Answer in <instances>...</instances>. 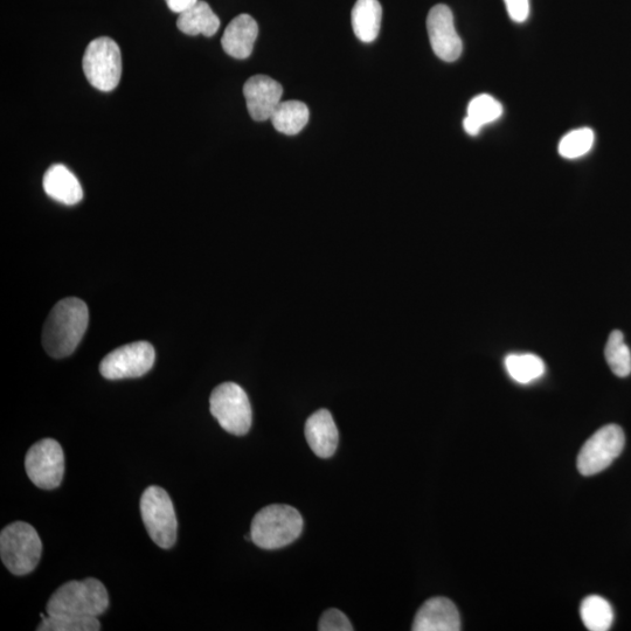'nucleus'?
<instances>
[{"label": "nucleus", "instance_id": "nucleus-23", "mask_svg": "<svg viewBox=\"0 0 631 631\" xmlns=\"http://www.w3.org/2000/svg\"><path fill=\"white\" fill-rule=\"evenodd\" d=\"M503 112L504 109L501 102L491 95L482 94L474 97L469 103L467 117L483 128L501 119Z\"/></svg>", "mask_w": 631, "mask_h": 631}, {"label": "nucleus", "instance_id": "nucleus-21", "mask_svg": "<svg viewBox=\"0 0 631 631\" xmlns=\"http://www.w3.org/2000/svg\"><path fill=\"white\" fill-rule=\"evenodd\" d=\"M505 369L513 380L525 385L544 376L545 364L542 358L525 353L506 357Z\"/></svg>", "mask_w": 631, "mask_h": 631}, {"label": "nucleus", "instance_id": "nucleus-4", "mask_svg": "<svg viewBox=\"0 0 631 631\" xmlns=\"http://www.w3.org/2000/svg\"><path fill=\"white\" fill-rule=\"evenodd\" d=\"M43 543L36 529L24 522L12 523L0 533V557L15 575H26L39 564Z\"/></svg>", "mask_w": 631, "mask_h": 631}, {"label": "nucleus", "instance_id": "nucleus-9", "mask_svg": "<svg viewBox=\"0 0 631 631\" xmlns=\"http://www.w3.org/2000/svg\"><path fill=\"white\" fill-rule=\"evenodd\" d=\"M25 469L36 487L58 488L65 474V455L60 443L53 439L37 442L26 454Z\"/></svg>", "mask_w": 631, "mask_h": 631}, {"label": "nucleus", "instance_id": "nucleus-18", "mask_svg": "<svg viewBox=\"0 0 631 631\" xmlns=\"http://www.w3.org/2000/svg\"><path fill=\"white\" fill-rule=\"evenodd\" d=\"M180 31L187 36L213 37L220 27V19L206 2H199L191 9L180 13L177 20Z\"/></svg>", "mask_w": 631, "mask_h": 631}, {"label": "nucleus", "instance_id": "nucleus-16", "mask_svg": "<svg viewBox=\"0 0 631 631\" xmlns=\"http://www.w3.org/2000/svg\"><path fill=\"white\" fill-rule=\"evenodd\" d=\"M43 185L48 197L67 206L79 204L83 198L79 179L62 164L52 165L46 171Z\"/></svg>", "mask_w": 631, "mask_h": 631}, {"label": "nucleus", "instance_id": "nucleus-12", "mask_svg": "<svg viewBox=\"0 0 631 631\" xmlns=\"http://www.w3.org/2000/svg\"><path fill=\"white\" fill-rule=\"evenodd\" d=\"M244 95L249 115L254 121L270 120L282 102L283 88L266 75H255L245 83Z\"/></svg>", "mask_w": 631, "mask_h": 631}, {"label": "nucleus", "instance_id": "nucleus-13", "mask_svg": "<svg viewBox=\"0 0 631 631\" xmlns=\"http://www.w3.org/2000/svg\"><path fill=\"white\" fill-rule=\"evenodd\" d=\"M414 631H460L461 617L452 601L446 598L428 600L416 614Z\"/></svg>", "mask_w": 631, "mask_h": 631}, {"label": "nucleus", "instance_id": "nucleus-20", "mask_svg": "<svg viewBox=\"0 0 631 631\" xmlns=\"http://www.w3.org/2000/svg\"><path fill=\"white\" fill-rule=\"evenodd\" d=\"M581 620L591 631H607L613 626L614 610L610 603L598 595L587 596L580 606Z\"/></svg>", "mask_w": 631, "mask_h": 631}, {"label": "nucleus", "instance_id": "nucleus-5", "mask_svg": "<svg viewBox=\"0 0 631 631\" xmlns=\"http://www.w3.org/2000/svg\"><path fill=\"white\" fill-rule=\"evenodd\" d=\"M142 519L152 542L169 550L177 540V517L171 498L164 489L152 485L141 498Z\"/></svg>", "mask_w": 631, "mask_h": 631}, {"label": "nucleus", "instance_id": "nucleus-27", "mask_svg": "<svg viewBox=\"0 0 631 631\" xmlns=\"http://www.w3.org/2000/svg\"><path fill=\"white\" fill-rule=\"evenodd\" d=\"M513 22L524 23L530 16V0H504Z\"/></svg>", "mask_w": 631, "mask_h": 631}, {"label": "nucleus", "instance_id": "nucleus-19", "mask_svg": "<svg viewBox=\"0 0 631 631\" xmlns=\"http://www.w3.org/2000/svg\"><path fill=\"white\" fill-rule=\"evenodd\" d=\"M307 104L301 101H284L277 106L270 117L275 130L284 135H297L307 126L309 121Z\"/></svg>", "mask_w": 631, "mask_h": 631}, {"label": "nucleus", "instance_id": "nucleus-3", "mask_svg": "<svg viewBox=\"0 0 631 631\" xmlns=\"http://www.w3.org/2000/svg\"><path fill=\"white\" fill-rule=\"evenodd\" d=\"M303 518L293 506L268 505L256 513L252 526V542L262 550H279L301 536Z\"/></svg>", "mask_w": 631, "mask_h": 631}, {"label": "nucleus", "instance_id": "nucleus-1", "mask_svg": "<svg viewBox=\"0 0 631 631\" xmlns=\"http://www.w3.org/2000/svg\"><path fill=\"white\" fill-rule=\"evenodd\" d=\"M89 323L87 304L68 297L55 304L43 330V345L53 358L71 356L85 336Z\"/></svg>", "mask_w": 631, "mask_h": 631}, {"label": "nucleus", "instance_id": "nucleus-22", "mask_svg": "<svg viewBox=\"0 0 631 631\" xmlns=\"http://www.w3.org/2000/svg\"><path fill=\"white\" fill-rule=\"evenodd\" d=\"M605 356L610 370L615 376L626 378L631 373V352L620 330L610 334L606 345Z\"/></svg>", "mask_w": 631, "mask_h": 631}, {"label": "nucleus", "instance_id": "nucleus-11", "mask_svg": "<svg viewBox=\"0 0 631 631\" xmlns=\"http://www.w3.org/2000/svg\"><path fill=\"white\" fill-rule=\"evenodd\" d=\"M427 31L436 57L446 62L460 59L463 43L455 29L453 12L447 5H435L429 11Z\"/></svg>", "mask_w": 631, "mask_h": 631}, {"label": "nucleus", "instance_id": "nucleus-26", "mask_svg": "<svg viewBox=\"0 0 631 631\" xmlns=\"http://www.w3.org/2000/svg\"><path fill=\"white\" fill-rule=\"evenodd\" d=\"M318 630L321 631H351L352 624L341 610L332 608L327 610L322 617Z\"/></svg>", "mask_w": 631, "mask_h": 631}, {"label": "nucleus", "instance_id": "nucleus-7", "mask_svg": "<svg viewBox=\"0 0 631 631\" xmlns=\"http://www.w3.org/2000/svg\"><path fill=\"white\" fill-rule=\"evenodd\" d=\"M211 413L227 433L242 436L252 427L251 402L244 388L225 383L214 388L210 398Z\"/></svg>", "mask_w": 631, "mask_h": 631}, {"label": "nucleus", "instance_id": "nucleus-8", "mask_svg": "<svg viewBox=\"0 0 631 631\" xmlns=\"http://www.w3.org/2000/svg\"><path fill=\"white\" fill-rule=\"evenodd\" d=\"M626 445L623 429L608 425L595 432L582 446L578 456L581 475L593 476L607 469L622 453Z\"/></svg>", "mask_w": 631, "mask_h": 631}, {"label": "nucleus", "instance_id": "nucleus-28", "mask_svg": "<svg viewBox=\"0 0 631 631\" xmlns=\"http://www.w3.org/2000/svg\"><path fill=\"white\" fill-rule=\"evenodd\" d=\"M199 2V0H166V3H168L169 9L172 12H176V13H183L186 10H189L192 8L193 5H196Z\"/></svg>", "mask_w": 631, "mask_h": 631}, {"label": "nucleus", "instance_id": "nucleus-6", "mask_svg": "<svg viewBox=\"0 0 631 631\" xmlns=\"http://www.w3.org/2000/svg\"><path fill=\"white\" fill-rule=\"evenodd\" d=\"M82 67L90 85L101 92H112L119 86L122 75L119 45L108 37L93 40L83 55Z\"/></svg>", "mask_w": 631, "mask_h": 631}, {"label": "nucleus", "instance_id": "nucleus-17", "mask_svg": "<svg viewBox=\"0 0 631 631\" xmlns=\"http://www.w3.org/2000/svg\"><path fill=\"white\" fill-rule=\"evenodd\" d=\"M383 8L379 0H357L351 12L356 37L363 43H373L379 36Z\"/></svg>", "mask_w": 631, "mask_h": 631}, {"label": "nucleus", "instance_id": "nucleus-2", "mask_svg": "<svg viewBox=\"0 0 631 631\" xmlns=\"http://www.w3.org/2000/svg\"><path fill=\"white\" fill-rule=\"evenodd\" d=\"M109 607V595L100 580L69 581L57 589L47 603L50 616L99 617Z\"/></svg>", "mask_w": 631, "mask_h": 631}, {"label": "nucleus", "instance_id": "nucleus-10", "mask_svg": "<svg viewBox=\"0 0 631 631\" xmlns=\"http://www.w3.org/2000/svg\"><path fill=\"white\" fill-rule=\"evenodd\" d=\"M156 352L148 342L121 346L102 360L100 372L108 380L140 378L154 367Z\"/></svg>", "mask_w": 631, "mask_h": 631}, {"label": "nucleus", "instance_id": "nucleus-15", "mask_svg": "<svg viewBox=\"0 0 631 631\" xmlns=\"http://www.w3.org/2000/svg\"><path fill=\"white\" fill-rule=\"evenodd\" d=\"M258 36L259 26L255 19L249 15H240L226 27L221 45L230 57L245 60L251 57Z\"/></svg>", "mask_w": 631, "mask_h": 631}, {"label": "nucleus", "instance_id": "nucleus-25", "mask_svg": "<svg viewBox=\"0 0 631 631\" xmlns=\"http://www.w3.org/2000/svg\"><path fill=\"white\" fill-rule=\"evenodd\" d=\"M41 623L38 631H97L101 630L100 621L97 617L79 619V617L68 616H45L41 614Z\"/></svg>", "mask_w": 631, "mask_h": 631}, {"label": "nucleus", "instance_id": "nucleus-24", "mask_svg": "<svg viewBox=\"0 0 631 631\" xmlns=\"http://www.w3.org/2000/svg\"><path fill=\"white\" fill-rule=\"evenodd\" d=\"M595 134L592 129L581 128L571 131L559 143V154L566 159L584 157L592 150Z\"/></svg>", "mask_w": 631, "mask_h": 631}, {"label": "nucleus", "instance_id": "nucleus-14", "mask_svg": "<svg viewBox=\"0 0 631 631\" xmlns=\"http://www.w3.org/2000/svg\"><path fill=\"white\" fill-rule=\"evenodd\" d=\"M304 434L312 452L321 459H329L336 453L338 428L328 409H320L310 416L305 424Z\"/></svg>", "mask_w": 631, "mask_h": 631}]
</instances>
